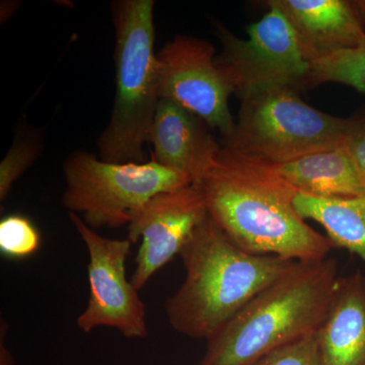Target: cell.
Returning a JSON list of instances; mask_svg holds the SVG:
<instances>
[{
  "instance_id": "obj_1",
  "label": "cell",
  "mask_w": 365,
  "mask_h": 365,
  "mask_svg": "<svg viewBox=\"0 0 365 365\" xmlns=\"http://www.w3.org/2000/svg\"><path fill=\"white\" fill-rule=\"evenodd\" d=\"M196 185L209 216L249 253L311 261L328 258L334 248L297 212L299 192L273 165L222 148Z\"/></svg>"
},
{
  "instance_id": "obj_2",
  "label": "cell",
  "mask_w": 365,
  "mask_h": 365,
  "mask_svg": "<svg viewBox=\"0 0 365 365\" xmlns=\"http://www.w3.org/2000/svg\"><path fill=\"white\" fill-rule=\"evenodd\" d=\"M179 256L186 278L165 302L168 321L176 332L206 341L294 262L245 251L209 215Z\"/></svg>"
},
{
  "instance_id": "obj_3",
  "label": "cell",
  "mask_w": 365,
  "mask_h": 365,
  "mask_svg": "<svg viewBox=\"0 0 365 365\" xmlns=\"http://www.w3.org/2000/svg\"><path fill=\"white\" fill-rule=\"evenodd\" d=\"M339 278L335 259L294 261L207 340L201 365H252L317 332Z\"/></svg>"
},
{
  "instance_id": "obj_4",
  "label": "cell",
  "mask_w": 365,
  "mask_h": 365,
  "mask_svg": "<svg viewBox=\"0 0 365 365\" xmlns=\"http://www.w3.org/2000/svg\"><path fill=\"white\" fill-rule=\"evenodd\" d=\"M153 0H122L114 6L116 95L109 124L98 140L101 160L143 163L158 95Z\"/></svg>"
},
{
  "instance_id": "obj_5",
  "label": "cell",
  "mask_w": 365,
  "mask_h": 365,
  "mask_svg": "<svg viewBox=\"0 0 365 365\" xmlns=\"http://www.w3.org/2000/svg\"><path fill=\"white\" fill-rule=\"evenodd\" d=\"M225 148L271 165L294 162L344 141L348 119L306 104L288 86L244 96Z\"/></svg>"
},
{
  "instance_id": "obj_6",
  "label": "cell",
  "mask_w": 365,
  "mask_h": 365,
  "mask_svg": "<svg viewBox=\"0 0 365 365\" xmlns=\"http://www.w3.org/2000/svg\"><path fill=\"white\" fill-rule=\"evenodd\" d=\"M66 188L62 203L69 212L83 215L93 230L129 225L131 216L153 197L192 184L158 165L105 162L85 151L72 153L64 165Z\"/></svg>"
},
{
  "instance_id": "obj_7",
  "label": "cell",
  "mask_w": 365,
  "mask_h": 365,
  "mask_svg": "<svg viewBox=\"0 0 365 365\" xmlns=\"http://www.w3.org/2000/svg\"><path fill=\"white\" fill-rule=\"evenodd\" d=\"M267 6L268 13L248 29L247 40L217 28L222 51L215 58L216 66L240 98L267 88L307 86L309 63L294 31L277 7Z\"/></svg>"
},
{
  "instance_id": "obj_8",
  "label": "cell",
  "mask_w": 365,
  "mask_h": 365,
  "mask_svg": "<svg viewBox=\"0 0 365 365\" xmlns=\"http://www.w3.org/2000/svg\"><path fill=\"white\" fill-rule=\"evenodd\" d=\"M69 218L90 256V299L78 317V328L90 333L98 327H110L129 339L145 338V306L139 290L126 278V260L132 242L98 235L76 213H69Z\"/></svg>"
},
{
  "instance_id": "obj_9",
  "label": "cell",
  "mask_w": 365,
  "mask_h": 365,
  "mask_svg": "<svg viewBox=\"0 0 365 365\" xmlns=\"http://www.w3.org/2000/svg\"><path fill=\"white\" fill-rule=\"evenodd\" d=\"M157 55L160 98L177 103L225 138L230 136L235 120L228 98L234 91L216 66L213 46L207 41L177 36Z\"/></svg>"
},
{
  "instance_id": "obj_10",
  "label": "cell",
  "mask_w": 365,
  "mask_h": 365,
  "mask_svg": "<svg viewBox=\"0 0 365 365\" xmlns=\"http://www.w3.org/2000/svg\"><path fill=\"white\" fill-rule=\"evenodd\" d=\"M207 216L205 199L196 184L158 194L137 209L127 237L132 244L141 240L131 278L137 290L180 254Z\"/></svg>"
},
{
  "instance_id": "obj_11",
  "label": "cell",
  "mask_w": 365,
  "mask_h": 365,
  "mask_svg": "<svg viewBox=\"0 0 365 365\" xmlns=\"http://www.w3.org/2000/svg\"><path fill=\"white\" fill-rule=\"evenodd\" d=\"M287 19L307 62L353 49L365 39V24L355 1L270 0Z\"/></svg>"
},
{
  "instance_id": "obj_12",
  "label": "cell",
  "mask_w": 365,
  "mask_h": 365,
  "mask_svg": "<svg viewBox=\"0 0 365 365\" xmlns=\"http://www.w3.org/2000/svg\"><path fill=\"white\" fill-rule=\"evenodd\" d=\"M148 143L153 145V160L189 178L197 184L220 150L203 120L184 107L160 98Z\"/></svg>"
},
{
  "instance_id": "obj_13",
  "label": "cell",
  "mask_w": 365,
  "mask_h": 365,
  "mask_svg": "<svg viewBox=\"0 0 365 365\" xmlns=\"http://www.w3.org/2000/svg\"><path fill=\"white\" fill-rule=\"evenodd\" d=\"M324 365H365V276L339 278L317 331Z\"/></svg>"
},
{
  "instance_id": "obj_14",
  "label": "cell",
  "mask_w": 365,
  "mask_h": 365,
  "mask_svg": "<svg viewBox=\"0 0 365 365\" xmlns=\"http://www.w3.org/2000/svg\"><path fill=\"white\" fill-rule=\"evenodd\" d=\"M273 168L299 193L329 199L365 194L354 163L343 144Z\"/></svg>"
},
{
  "instance_id": "obj_15",
  "label": "cell",
  "mask_w": 365,
  "mask_h": 365,
  "mask_svg": "<svg viewBox=\"0 0 365 365\" xmlns=\"http://www.w3.org/2000/svg\"><path fill=\"white\" fill-rule=\"evenodd\" d=\"M297 212L319 223L334 248L347 250L365 264V194L350 198H319L297 193Z\"/></svg>"
},
{
  "instance_id": "obj_16",
  "label": "cell",
  "mask_w": 365,
  "mask_h": 365,
  "mask_svg": "<svg viewBox=\"0 0 365 365\" xmlns=\"http://www.w3.org/2000/svg\"><path fill=\"white\" fill-rule=\"evenodd\" d=\"M326 83L351 86L365 95V39L353 49L309 63L307 86Z\"/></svg>"
},
{
  "instance_id": "obj_17",
  "label": "cell",
  "mask_w": 365,
  "mask_h": 365,
  "mask_svg": "<svg viewBox=\"0 0 365 365\" xmlns=\"http://www.w3.org/2000/svg\"><path fill=\"white\" fill-rule=\"evenodd\" d=\"M40 247V235L21 215H9L0 222V251L11 258H25Z\"/></svg>"
},
{
  "instance_id": "obj_18",
  "label": "cell",
  "mask_w": 365,
  "mask_h": 365,
  "mask_svg": "<svg viewBox=\"0 0 365 365\" xmlns=\"http://www.w3.org/2000/svg\"><path fill=\"white\" fill-rule=\"evenodd\" d=\"M252 365H324L317 332L276 348Z\"/></svg>"
},
{
  "instance_id": "obj_19",
  "label": "cell",
  "mask_w": 365,
  "mask_h": 365,
  "mask_svg": "<svg viewBox=\"0 0 365 365\" xmlns=\"http://www.w3.org/2000/svg\"><path fill=\"white\" fill-rule=\"evenodd\" d=\"M37 143L29 139L14 141L0 165V201H4L16 181L35 162Z\"/></svg>"
},
{
  "instance_id": "obj_20",
  "label": "cell",
  "mask_w": 365,
  "mask_h": 365,
  "mask_svg": "<svg viewBox=\"0 0 365 365\" xmlns=\"http://www.w3.org/2000/svg\"><path fill=\"white\" fill-rule=\"evenodd\" d=\"M343 145L351 157L365 188V117L348 119Z\"/></svg>"
},
{
  "instance_id": "obj_21",
  "label": "cell",
  "mask_w": 365,
  "mask_h": 365,
  "mask_svg": "<svg viewBox=\"0 0 365 365\" xmlns=\"http://www.w3.org/2000/svg\"><path fill=\"white\" fill-rule=\"evenodd\" d=\"M4 331L1 330V339H0V365H14L13 355L7 350L4 344Z\"/></svg>"
}]
</instances>
